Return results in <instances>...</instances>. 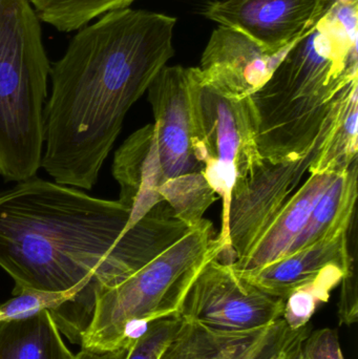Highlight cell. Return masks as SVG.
<instances>
[{
	"label": "cell",
	"instance_id": "6da1fadb",
	"mask_svg": "<svg viewBox=\"0 0 358 359\" xmlns=\"http://www.w3.org/2000/svg\"><path fill=\"white\" fill-rule=\"evenodd\" d=\"M189 230L165 202L130 225L119 201L36 176L0 191V267L14 290L79 291L88 322L97 292L130 278Z\"/></svg>",
	"mask_w": 358,
	"mask_h": 359
},
{
	"label": "cell",
	"instance_id": "7a4b0ae2",
	"mask_svg": "<svg viewBox=\"0 0 358 359\" xmlns=\"http://www.w3.org/2000/svg\"><path fill=\"white\" fill-rule=\"evenodd\" d=\"M177 19L125 8L78 29L50 65L41 168L55 182L90 190L130 107L174 55Z\"/></svg>",
	"mask_w": 358,
	"mask_h": 359
},
{
	"label": "cell",
	"instance_id": "3957f363",
	"mask_svg": "<svg viewBox=\"0 0 358 359\" xmlns=\"http://www.w3.org/2000/svg\"><path fill=\"white\" fill-rule=\"evenodd\" d=\"M358 0H333L252 100L263 159H294L315 145L347 90L358 83Z\"/></svg>",
	"mask_w": 358,
	"mask_h": 359
},
{
	"label": "cell",
	"instance_id": "277c9868",
	"mask_svg": "<svg viewBox=\"0 0 358 359\" xmlns=\"http://www.w3.org/2000/svg\"><path fill=\"white\" fill-rule=\"evenodd\" d=\"M218 233L203 219L130 278L97 292L81 347L97 351L130 347L151 323L177 316L198 274L224 250Z\"/></svg>",
	"mask_w": 358,
	"mask_h": 359
},
{
	"label": "cell",
	"instance_id": "5b68a950",
	"mask_svg": "<svg viewBox=\"0 0 358 359\" xmlns=\"http://www.w3.org/2000/svg\"><path fill=\"white\" fill-rule=\"evenodd\" d=\"M50 63L41 20L29 0H0V175L35 177L41 168Z\"/></svg>",
	"mask_w": 358,
	"mask_h": 359
},
{
	"label": "cell",
	"instance_id": "8992f818",
	"mask_svg": "<svg viewBox=\"0 0 358 359\" xmlns=\"http://www.w3.org/2000/svg\"><path fill=\"white\" fill-rule=\"evenodd\" d=\"M198 79L203 133L202 174L222 200V222L218 238L224 250L219 259L233 264L228 238L231 191L237 180L245 178L264 160L259 149L256 111L252 97L229 98L202 84L199 75Z\"/></svg>",
	"mask_w": 358,
	"mask_h": 359
},
{
	"label": "cell",
	"instance_id": "52a82bcc",
	"mask_svg": "<svg viewBox=\"0 0 358 359\" xmlns=\"http://www.w3.org/2000/svg\"><path fill=\"white\" fill-rule=\"evenodd\" d=\"M348 92L349 90L346 93ZM345 96L324 126L315 145L306 154L280 162L263 160L254 172L235 182L228 211L233 265L249 252L259 236L298 189L309 168L321 155L336 128Z\"/></svg>",
	"mask_w": 358,
	"mask_h": 359
},
{
	"label": "cell",
	"instance_id": "ba28073f",
	"mask_svg": "<svg viewBox=\"0 0 358 359\" xmlns=\"http://www.w3.org/2000/svg\"><path fill=\"white\" fill-rule=\"evenodd\" d=\"M285 306L216 257L198 274L177 316L221 332H247L283 318Z\"/></svg>",
	"mask_w": 358,
	"mask_h": 359
},
{
	"label": "cell",
	"instance_id": "9c48e42d",
	"mask_svg": "<svg viewBox=\"0 0 358 359\" xmlns=\"http://www.w3.org/2000/svg\"><path fill=\"white\" fill-rule=\"evenodd\" d=\"M197 67L165 65L149 86V101L164 179L203 172Z\"/></svg>",
	"mask_w": 358,
	"mask_h": 359
},
{
	"label": "cell",
	"instance_id": "30bf717a",
	"mask_svg": "<svg viewBox=\"0 0 358 359\" xmlns=\"http://www.w3.org/2000/svg\"><path fill=\"white\" fill-rule=\"evenodd\" d=\"M310 323L292 328L283 318L247 332H221L183 322L159 359H301Z\"/></svg>",
	"mask_w": 358,
	"mask_h": 359
},
{
	"label": "cell",
	"instance_id": "8fae6325",
	"mask_svg": "<svg viewBox=\"0 0 358 359\" xmlns=\"http://www.w3.org/2000/svg\"><path fill=\"white\" fill-rule=\"evenodd\" d=\"M333 0H214L206 18L252 38L271 53H287L311 31Z\"/></svg>",
	"mask_w": 358,
	"mask_h": 359
},
{
	"label": "cell",
	"instance_id": "7c38bea8",
	"mask_svg": "<svg viewBox=\"0 0 358 359\" xmlns=\"http://www.w3.org/2000/svg\"><path fill=\"white\" fill-rule=\"evenodd\" d=\"M349 231L301 249L256 271L239 274L285 302L296 293L308 292L326 303L332 289L342 283L355 262Z\"/></svg>",
	"mask_w": 358,
	"mask_h": 359
},
{
	"label": "cell",
	"instance_id": "4fadbf2b",
	"mask_svg": "<svg viewBox=\"0 0 358 359\" xmlns=\"http://www.w3.org/2000/svg\"><path fill=\"white\" fill-rule=\"evenodd\" d=\"M286 53L269 52L245 34L219 25L197 67L204 86L229 98L252 97L270 79Z\"/></svg>",
	"mask_w": 358,
	"mask_h": 359
},
{
	"label": "cell",
	"instance_id": "5bb4252c",
	"mask_svg": "<svg viewBox=\"0 0 358 359\" xmlns=\"http://www.w3.org/2000/svg\"><path fill=\"white\" fill-rule=\"evenodd\" d=\"M275 219L259 236L249 252L233 264L240 274L256 271L289 255L292 245L304 230L319 198L342 172H308Z\"/></svg>",
	"mask_w": 358,
	"mask_h": 359
},
{
	"label": "cell",
	"instance_id": "9a60e30c",
	"mask_svg": "<svg viewBox=\"0 0 358 359\" xmlns=\"http://www.w3.org/2000/svg\"><path fill=\"white\" fill-rule=\"evenodd\" d=\"M113 176L120 186L118 201L130 210V225L164 202L159 189L165 179L153 123L135 132L116 151Z\"/></svg>",
	"mask_w": 358,
	"mask_h": 359
},
{
	"label": "cell",
	"instance_id": "2e32d148",
	"mask_svg": "<svg viewBox=\"0 0 358 359\" xmlns=\"http://www.w3.org/2000/svg\"><path fill=\"white\" fill-rule=\"evenodd\" d=\"M357 160L349 170L336 177L319 198L289 255L350 230L357 204Z\"/></svg>",
	"mask_w": 358,
	"mask_h": 359
},
{
	"label": "cell",
	"instance_id": "e0dca14e",
	"mask_svg": "<svg viewBox=\"0 0 358 359\" xmlns=\"http://www.w3.org/2000/svg\"><path fill=\"white\" fill-rule=\"evenodd\" d=\"M50 311L0 320V359H75Z\"/></svg>",
	"mask_w": 358,
	"mask_h": 359
},
{
	"label": "cell",
	"instance_id": "ac0fdd59",
	"mask_svg": "<svg viewBox=\"0 0 358 359\" xmlns=\"http://www.w3.org/2000/svg\"><path fill=\"white\" fill-rule=\"evenodd\" d=\"M357 117L358 84H355L343 99L333 133L308 172H346L357 161Z\"/></svg>",
	"mask_w": 358,
	"mask_h": 359
},
{
	"label": "cell",
	"instance_id": "d6986e66",
	"mask_svg": "<svg viewBox=\"0 0 358 359\" xmlns=\"http://www.w3.org/2000/svg\"><path fill=\"white\" fill-rule=\"evenodd\" d=\"M136 0H29L42 22L62 33L77 32L111 11L130 8Z\"/></svg>",
	"mask_w": 358,
	"mask_h": 359
},
{
	"label": "cell",
	"instance_id": "ffe728a7",
	"mask_svg": "<svg viewBox=\"0 0 358 359\" xmlns=\"http://www.w3.org/2000/svg\"><path fill=\"white\" fill-rule=\"evenodd\" d=\"M159 194L176 217L191 228L204 219L205 211L219 198L201 172L166 180Z\"/></svg>",
	"mask_w": 358,
	"mask_h": 359
},
{
	"label": "cell",
	"instance_id": "44dd1931",
	"mask_svg": "<svg viewBox=\"0 0 358 359\" xmlns=\"http://www.w3.org/2000/svg\"><path fill=\"white\" fill-rule=\"evenodd\" d=\"M181 324L182 320L177 316L151 323L144 332L135 339L125 359H159Z\"/></svg>",
	"mask_w": 358,
	"mask_h": 359
},
{
	"label": "cell",
	"instance_id": "7402d4cb",
	"mask_svg": "<svg viewBox=\"0 0 358 359\" xmlns=\"http://www.w3.org/2000/svg\"><path fill=\"white\" fill-rule=\"evenodd\" d=\"M301 359H345L338 331L331 328L311 331L303 344Z\"/></svg>",
	"mask_w": 358,
	"mask_h": 359
},
{
	"label": "cell",
	"instance_id": "603a6c76",
	"mask_svg": "<svg viewBox=\"0 0 358 359\" xmlns=\"http://www.w3.org/2000/svg\"><path fill=\"white\" fill-rule=\"evenodd\" d=\"M357 266L354 262L350 271L342 280V292L338 303V318L340 325L352 326L357 322Z\"/></svg>",
	"mask_w": 358,
	"mask_h": 359
},
{
	"label": "cell",
	"instance_id": "cb8c5ba5",
	"mask_svg": "<svg viewBox=\"0 0 358 359\" xmlns=\"http://www.w3.org/2000/svg\"><path fill=\"white\" fill-rule=\"evenodd\" d=\"M130 346L122 348V349L113 350V351H97V350L82 348L81 351L76 355L75 359H125L128 351H130Z\"/></svg>",
	"mask_w": 358,
	"mask_h": 359
}]
</instances>
